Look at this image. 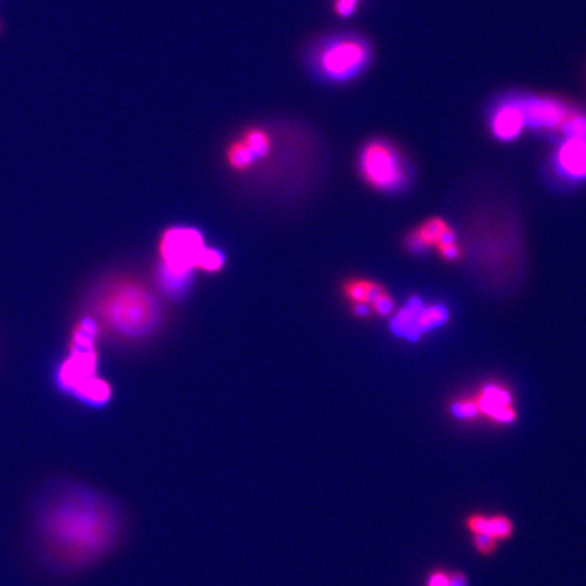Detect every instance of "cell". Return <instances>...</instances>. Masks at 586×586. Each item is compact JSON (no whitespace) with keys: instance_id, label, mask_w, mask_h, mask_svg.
I'll return each instance as SVG.
<instances>
[{"instance_id":"obj_22","label":"cell","mask_w":586,"mask_h":586,"mask_svg":"<svg viewBox=\"0 0 586 586\" xmlns=\"http://www.w3.org/2000/svg\"><path fill=\"white\" fill-rule=\"evenodd\" d=\"M0 2H2V0H0ZM3 33H5V22H3L2 17H0V37L3 36Z\"/></svg>"},{"instance_id":"obj_12","label":"cell","mask_w":586,"mask_h":586,"mask_svg":"<svg viewBox=\"0 0 586 586\" xmlns=\"http://www.w3.org/2000/svg\"><path fill=\"white\" fill-rule=\"evenodd\" d=\"M466 528L471 535L486 534L500 543L506 542L515 534V524L511 517L502 513H496V515L471 513L466 519Z\"/></svg>"},{"instance_id":"obj_21","label":"cell","mask_w":586,"mask_h":586,"mask_svg":"<svg viewBox=\"0 0 586 586\" xmlns=\"http://www.w3.org/2000/svg\"><path fill=\"white\" fill-rule=\"evenodd\" d=\"M441 254H443L444 258L447 260H455L459 256V249L455 243H451V245H445L440 247Z\"/></svg>"},{"instance_id":"obj_1","label":"cell","mask_w":586,"mask_h":586,"mask_svg":"<svg viewBox=\"0 0 586 586\" xmlns=\"http://www.w3.org/2000/svg\"><path fill=\"white\" fill-rule=\"evenodd\" d=\"M37 527L45 554L60 568L76 570L100 561L119 544L124 520L104 494L67 485L44 502Z\"/></svg>"},{"instance_id":"obj_2","label":"cell","mask_w":586,"mask_h":586,"mask_svg":"<svg viewBox=\"0 0 586 586\" xmlns=\"http://www.w3.org/2000/svg\"><path fill=\"white\" fill-rule=\"evenodd\" d=\"M98 330L123 340H140L161 322L162 311L151 289L133 277L117 276L98 285L90 299Z\"/></svg>"},{"instance_id":"obj_10","label":"cell","mask_w":586,"mask_h":586,"mask_svg":"<svg viewBox=\"0 0 586 586\" xmlns=\"http://www.w3.org/2000/svg\"><path fill=\"white\" fill-rule=\"evenodd\" d=\"M524 127L525 119L520 98H511L502 102L490 117V129L493 135L502 142L515 140Z\"/></svg>"},{"instance_id":"obj_19","label":"cell","mask_w":586,"mask_h":586,"mask_svg":"<svg viewBox=\"0 0 586 586\" xmlns=\"http://www.w3.org/2000/svg\"><path fill=\"white\" fill-rule=\"evenodd\" d=\"M452 413H454L455 417L460 418V420H471V418L477 417L479 414L474 399L456 402L454 407H452Z\"/></svg>"},{"instance_id":"obj_4","label":"cell","mask_w":586,"mask_h":586,"mask_svg":"<svg viewBox=\"0 0 586 586\" xmlns=\"http://www.w3.org/2000/svg\"><path fill=\"white\" fill-rule=\"evenodd\" d=\"M98 329L94 322L86 321L78 326L74 336V355L64 363L62 383L68 391L78 395L91 405H104L112 397V388L104 379L95 376L97 353L94 341Z\"/></svg>"},{"instance_id":"obj_11","label":"cell","mask_w":586,"mask_h":586,"mask_svg":"<svg viewBox=\"0 0 586 586\" xmlns=\"http://www.w3.org/2000/svg\"><path fill=\"white\" fill-rule=\"evenodd\" d=\"M478 413L489 417L498 424H511L515 421L516 412L512 406V397L505 388L500 386H486L474 399Z\"/></svg>"},{"instance_id":"obj_13","label":"cell","mask_w":586,"mask_h":586,"mask_svg":"<svg viewBox=\"0 0 586 586\" xmlns=\"http://www.w3.org/2000/svg\"><path fill=\"white\" fill-rule=\"evenodd\" d=\"M555 162L566 177L586 178V140L566 138L558 148Z\"/></svg>"},{"instance_id":"obj_20","label":"cell","mask_w":586,"mask_h":586,"mask_svg":"<svg viewBox=\"0 0 586 586\" xmlns=\"http://www.w3.org/2000/svg\"><path fill=\"white\" fill-rule=\"evenodd\" d=\"M448 586H468V578L462 572H449Z\"/></svg>"},{"instance_id":"obj_8","label":"cell","mask_w":586,"mask_h":586,"mask_svg":"<svg viewBox=\"0 0 586 586\" xmlns=\"http://www.w3.org/2000/svg\"><path fill=\"white\" fill-rule=\"evenodd\" d=\"M525 125L543 131H562L574 109L565 101L550 97L520 98Z\"/></svg>"},{"instance_id":"obj_17","label":"cell","mask_w":586,"mask_h":586,"mask_svg":"<svg viewBox=\"0 0 586 586\" xmlns=\"http://www.w3.org/2000/svg\"><path fill=\"white\" fill-rule=\"evenodd\" d=\"M471 540H473L474 549L482 557H492L498 549V544H500L498 540L486 534L471 535Z\"/></svg>"},{"instance_id":"obj_3","label":"cell","mask_w":586,"mask_h":586,"mask_svg":"<svg viewBox=\"0 0 586 586\" xmlns=\"http://www.w3.org/2000/svg\"><path fill=\"white\" fill-rule=\"evenodd\" d=\"M374 57L368 38L353 32L323 34L314 38L304 52V66L321 85L345 86L356 81Z\"/></svg>"},{"instance_id":"obj_18","label":"cell","mask_w":586,"mask_h":586,"mask_svg":"<svg viewBox=\"0 0 586 586\" xmlns=\"http://www.w3.org/2000/svg\"><path fill=\"white\" fill-rule=\"evenodd\" d=\"M361 0H333L331 6H333V13L338 18L348 19L356 14L359 10Z\"/></svg>"},{"instance_id":"obj_7","label":"cell","mask_w":586,"mask_h":586,"mask_svg":"<svg viewBox=\"0 0 586 586\" xmlns=\"http://www.w3.org/2000/svg\"><path fill=\"white\" fill-rule=\"evenodd\" d=\"M448 312L443 306H425L421 300L412 299L391 322L393 331L398 336L416 341L426 331L444 325Z\"/></svg>"},{"instance_id":"obj_14","label":"cell","mask_w":586,"mask_h":586,"mask_svg":"<svg viewBox=\"0 0 586 586\" xmlns=\"http://www.w3.org/2000/svg\"><path fill=\"white\" fill-rule=\"evenodd\" d=\"M409 243L412 250H424L432 245H451L455 243V235L443 220L432 219L414 232Z\"/></svg>"},{"instance_id":"obj_15","label":"cell","mask_w":586,"mask_h":586,"mask_svg":"<svg viewBox=\"0 0 586 586\" xmlns=\"http://www.w3.org/2000/svg\"><path fill=\"white\" fill-rule=\"evenodd\" d=\"M224 262L226 260H224L223 254L218 249H212V247L207 246L203 254H201L197 270L205 273H218L224 268Z\"/></svg>"},{"instance_id":"obj_16","label":"cell","mask_w":586,"mask_h":586,"mask_svg":"<svg viewBox=\"0 0 586 586\" xmlns=\"http://www.w3.org/2000/svg\"><path fill=\"white\" fill-rule=\"evenodd\" d=\"M562 132L565 133L566 138L586 140V114L574 110L572 116L563 125Z\"/></svg>"},{"instance_id":"obj_6","label":"cell","mask_w":586,"mask_h":586,"mask_svg":"<svg viewBox=\"0 0 586 586\" xmlns=\"http://www.w3.org/2000/svg\"><path fill=\"white\" fill-rule=\"evenodd\" d=\"M361 177L372 188L394 190L406 181V167L401 152L383 139L369 140L359 154Z\"/></svg>"},{"instance_id":"obj_9","label":"cell","mask_w":586,"mask_h":586,"mask_svg":"<svg viewBox=\"0 0 586 586\" xmlns=\"http://www.w3.org/2000/svg\"><path fill=\"white\" fill-rule=\"evenodd\" d=\"M342 295L350 304H365L379 315L390 314L393 300L382 285L365 279H349L342 285Z\"/></svg>"},{"instance_id":"obj_5","label":"cell","mask_w":586,"mask_h":586,"mask_svg":"<svg viewBox=\"0 0 586 586\" xmlns=\"http://www.w3.org/2000/svg\"><path fill=\"white\" fill-rule=\"evenodd\" d=\"M203 234L192 227H170L162 232L158 242V256L167 279L182 281L197 270L205 250Z\"/></svg>"}]
</instances>
